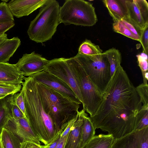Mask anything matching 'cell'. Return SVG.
Here are the masks:
<instances>
[{
  "label": "cell",
  "mask_w": 148,
  "mask_h": 148,
  "mask_svg": "<svg viewBox=\"0 0 148 148\" xmlns=\"http://www.w3.org/2000/svg\"><path fill=\"white\" fill-rule=\"evenodd\" d=\"M68 134L64 136H62L60 134L58 142L55 148H64Z\"/></svg>",
  "instance_id": "f35d334b"
},
{
  "label": "cell",
  "mask_w": 148,
  "mask_h": 148,
  "mask_svg": "<svg viewBox=\"0 0 148 148\" xmlns=\"http://www.w3.org/2000/svg\"><path fill=\"white\" fill-rule=\"evenodd\" d=\"M143 106H148V85L142 83L136 87Z\"/></svg>",
  "instance_id": "f1b7e54d"
},
{
  "label": "cell",
  "mask_w": 148,
  "mask_h": 148,
  "mask_svg": "<svg viewBox=\"0 0 148 148\" xmlns=\"http://www.w3.org/2000/svg\"><path fill=\"white\" fill-rule=\"evenodd\" d=\"M143 129L134 131L121 138L114 139L110 148H140Z\"/></svg>",
  "instance_id": "2e32d148"
},
{
  "label": "cell",
  "mask_w": 148,
  "mask_h": 148,
  "mask_svg": "<svg viewBox=\"0 0 148 148\" xmlns=\"http://www.w3.org/2000/svg\"><path fill=\"white\" fill-rule=\"evenodd\" d=\"M4 128L12 132L22 140V142L30 141L40 145V141L25 117L15 120L11 116Z\"/></svg>",
  "instance_id": "7c38bea8"
},
{
  "label": "cell",
  "mask_w": 148,
  "mask_h": 148,
  "mask_svg": "<svg viewBox=\"0 0 148 148\" xmlns=\"http://www.w3.org/2000/svg\"><path fill=\"white\" fill-rule=\"evenodd\" d=\"M136 56L138 66L140 69L143 79L146 73L148 72V56L143 51L140 54L137 55Z\"/></svg>",
  "instance_id": "f546056e"
},
{
  "label": "cell",
  "mask_w": 148,
  "mask_h": 148,
  "mask_svg": "<svg viewBox=\"0 0 148 148\" xmlns=\"http://www.w3.org/2000/svg\"><path fill=\"white\" fill-rule=\"evenodd\" d=\"M102 1L113 22L128 18L126 0H103Z\"/></svg>",
  "instance_id": "9a60e30c"
},
{
  "label": "cell",
  "mask_w": 148,
  "mask_h": 148,
  "mask_svg": "<svg viewBox=\"0 0 148 148\" xmlns=\"http://www.w3.org/2000/svg\"><path fill=\"white\" fill-rule=\"evenodd\" d=\"M3 84L0 83V84Z\"/></svg>",
  "instance_id": "b9f144b4"
},
{
  "label": "cell",
  "mask_w": 148,
  "mask_h": 148,
  "mask_svg": "<svg viewBox=\"0 0 148 148\" xmlns=\"http://www.w3.org/2000/svg\"><path fill=\"white\" fill-rule=\"evenodd\" d=\"M8 39L7 34L6 33L0 35V47Z\"/></svg>",
  "instance_id": "ab89813d"
},
{
  "label": "cell",
  "mask_w": 148,
  "mask_h": 148,
  "mask_svg": "<svg viewBox=\"0 0 148 148\" xmlns=\"http://www.w3.org/2000/svg\"><path fill=\"white\" fill-rule=\"evenodd\" d=\"M14 16L8 3L2 1L0 3V24L14 22Z\"/></svg>",
  "instance_id": "484cf974"
},
{
  "label": "cell",
  "mask_w": 148,
  "mask_h": 148,
  "mask_svg": "<svg viewBox=\"0 0 148 148\" xmlns=\"http://www.w3.org/2000/svg\"><path fill=\"white\" fill-rule=\"evenodd\" d=\"M0 134L4 148H20L22 142L12 132L3 128Z\"/></svg>",
  "instance_id": "44dd1931"
},
{
  "label": "cell",
  "mask_w": 148,
  "mask_h": 148,
  "mask_svg": "<svg viewBox=\"0 0 148 148\" xmlns=\"http://www.w3.org/2000/svg\"><path fill=\"white\" fill-rule=\"evenodd\" d=\"M60 6L56 0H47L32 21L27 31L30 39L37 43L51 40L59 24Z\"/></svg>",
  "instance_id": "277c9868"
},
{
  "label": "cell",
  "mask_w": 148,
  "mask_h": 148,
  "mask_svg": "<svg viewBox=\"0 0 148 148\" xmlns=\"http://www.w3.org/2000/svg\"><path fill=\"white\" fill-rule=\"evenodd\" d=\"M49 61L33 51L24 54L16 64L24 76L29 77L43 71Z\"/></svg>",
  "instance_id": "30bf717a"
},
{
  "label": "cell",
  "mask_w": 148,
  "mask_h": 148,
  "mask_svg": "<svg viewBox=\"0 0 148 148\" xmlns=\"http://www.w3.org/2000/svg\"><path fill=\"white\" fill-rule=\"evenodd\" d=\"M40 145L30 141H23L20 148H41Z\"/></svg>",
  "instance_id": "74e56055"
},
{
  "label": "cell",
  "mask_w": 148,
  "mask_h": 148,
  "mask_svg": "<svg viewBox=\"0 0 148 148\" xmlns=\"http://www.w3.org/2000/svg\"><path fill=\"white\" fill-rule=\"evenodd\" d=\"M128 18L142 30L148 25V3L145 0H126Z\"/></svg>",
  "instance_id": "8fae6325"
},
{
  "label": "cell",
  "mask_w": 148,
  "mask_h": 148,
  "mask_svg": "<svg viewBox=\"0 0 148 148\" xmlns=\"http://www.w3.org/2000/svg\"><path fill=\"white\" fill-rule=\"evenodd\" d=\"M66 126V125H64L60 130L59 133L56 137L51 143L47 145H41V148H55L57 145L59 139L61 134L63 130Z\"/></svg>",
  "instance_id": "d590c367"
},
{
  "label": "cell",
  "mask_w": 148,
  "mask_h": 148,
  "mask_svg": "<svg viewBox=\"0 0 148 148\" xmlns=\"http://www.w3.org/2000/svg\"><path fill=\"white\" fill-rule=\"evenodd\" d=\"M142 106L136 87L121 65L103 94L96 113L90 118L95 129L117 139L134 131L136 117Z\"/></svg>",
  "instance_id": "6da1fadb"
},
{
  "label": "cell",
  "mask_w": 148,
  "mask_h": 148,
  "mask_svg": "<svg viewBox=\"0 0 148 148\" xmlns=\"http://www.w3.org/2000/svg\"><path fill=\"white\" fill-rule=\"evenodd\" d=\"M143 48V51L147 54L148 53V25L142 30L140 42Z\"/></svg>",
  "instance_id": "836d02e7"
},
{
  "label": "cell",
  "mask_w": 148,
  "mask_h": 148,
  "mask_svg": "<svg viewBox=\"0 0 148 148\" xmlns=\"http://www.w3.org/2000/svg\"><path fill=\"white\" fill-rule=\"evenodd\" d=\"M14 22L0 24V35H2L12 28L14 25Z\"/></svg>",
  "instance_id": "8d00e7d4"
},
{
  "label": "cell",
  "mask_w": 148,
  "mask_h": 148,
  "mask_svg": "<svg viewBox=\"0 0 148 148\" xmlns=\"http://www.w3.org/2000/svg\"><path fill=\"white\" fill-rule=\"evenodd\" d=\"M67 61L78 84L83 101V109L92 117L95 114L99 106L102 94L73 57L67 58Z\"/></svg>",
  "instance_id": "52a82bcc"
},
{
  "label": "cell",
  "mask_w": 148,
  "mask_h": 148,
  "mask_svg": "<svg viewBox=\"0 0 148 148\" xmlns=\"http://www.w3.org/2000/svg\"><path fill=\"white\" fill-rule=\"evenodd\" d=\"M99 46L96 45L89 40L86 39L80 45L78 53L88 56H94L102 53Z\"/></svg>",
  "instance_id": "cb8c5ba5"
},
{
  "label": "cell",
  "mask_w": 148,
  "mask_h": 148,
  "mask_svg": "<svg viewBox=\"0 0 148 148\" xmlns=\"http://www.w3.org/2000/svg\"><path fill=\"white\" fill-rule=\"evenodd\" d=\"M84 122L82 110L79 111L77 118L71 127L64 148H79L81 129Z\"/></svg>",
  "instance_id": "e0dca14e"
},
{
  "label": "cell",
  "mask_w": 148,
  "mask_h": 148,
  "mask_svg": "<svg viewBox=\"0 0 148 148\" xmlns=\"http://www.w3.org/2000/svg\"><path fill=\"white\" fill-rule=\"evenodd\" d=\"M2 148H4V147H3V146H2Z\"/></svg>",
  "instance_id": "7bdbcfd3"
},
{
  "label": "cell",
  "mask_w": 148,
  "mask_h": 148,
  "mask_svg": "<svg viewBox=\"0 0 148 148\" xmlns=\"http://www.w3.org/2000/svg\"><path fill=\"white\" fill-rule=\"evenodd\" d=\"M0 148H2V145L1 142V136L0 134Z\"/></svg>",
  "instance_id": "60d3db41"
},
{
  "label": "cell",
  "mask_w": 148,
  "mask_h": 148,
  "mask_svg": "<svg viewBox=\"0 0 148 148\" xmlns=\"http://www.w3.org/2000/svg\"><path fill=\"white\" fill-rule=\"evenodd\" d=\"M114 139L112 135L108 134L95 135L83 148H110Z\"/></svg>",
  "instance_id": "ffe728a7"
},
{
  "label": "cell",
  "mask_w": 148,
  "mask_h": 148,
  "mask_svg": "<svg viewBox=\"0 0 148 148\" xmlns=\"http://www.w3.org/2000/svg\"><path fill=\"white\" fill-rule=\"evenodd\" d=\"M30 76L32 77L37 82L56 91L74 102L82 104L71 88L55 76L43 71Z\"/></svg>",
  "instance_id": "9c48e42d"
},
{
  "label": "cell",
  "mask_w": 148,
  "mask_h": 148,
  "mask_svg": "<svg viewBox=\"0 0 148 148\" xmlns=\"http://www.w3.org/2000/svg\"><path fill=\"white\" fill-rule=\"evenodd\" d=\"M59 23L92 26L97 21L95 8L92 4L84 0H66L60 7Z\"/></svg>",
  "instance_id": "5b68a950"
},
{
  "label": "cell",
  "mask_w": 148,
  "mask_h": 148,
  "mask_svg": "<svg viewBox=\"0 0 148 148\" xmlns=\"http://www.w3.org/2000/svg\"><path fill=\"white\" fill-rule=\"evenodd\" d=\"M43 71L55 76L66 83L73 91L82 104H83L78 84L69 65L67 58H56L49 60Z\"/></svg>",
  "instance_id": "ba28073f"
},
{
  "label": "cell",
  "mask_w": 148,
  "mask_h": 148,
  "mask_svg": "<svg viewBox=\"0 0 148 148\" xmlns=\"http://www.w3.org/2000/svg\"><path fill=\"white\" fill-rule=\"evenodd\" d=\"M81 110L84 122L81 129L79 148H83L95 136L96 130L90 117L84 109Z\"/></svg>",
  "instance_id": "ac0fdd59"
},
{
  "label": "cell",
  "mask_w": 148,
  "mask_h": 148,
  "mask_svg": "<svg viewBox=\"0 0 148 148\" xmlns=\"http://www.w3.org/2000/svg\"><path fill=\"white\" fill-rule=\"evenodd\" d=\"M121 20L131 32L139 39L140 40V38L142 30L133 24L128 18H124Z\"/></svg>",
  "instance_id": "1f68e13d"
},
{
  "label": "cell",
  "mask_w": 148,
  "mask_h": 148,
  "mask_svg": "<svg viewBox=\"0 0 148 148\" xmlns=\"http://www.w3.org/2000/svg\"><path fill=\"white\" fill-rule=\"evenodd\" d=\"M47 0H12L8 3L14 16L19 18L27 16L40 8Z\"/></svg>",
  "instance_id": "4fadbf2b"
},
{
  "label": "cell",
  "mask_w": 148,
  "mask_h": 148,
  "mask_svg": "<svg viewBox=\"0 0 148 148\" xmlns=\"http://www.w3.org/2000/svg\"><path fill=\"white\" fill-rule=\"evenodd\" d=\"M21 44L18 37L8 39L0 47V62H6L12 57Z\"/></svg>",
  "instance_id": "d6986e66"
},
{
  "label": "cell",
  "mask_w": 148,
  "mask_h": 148,
  "mask_svg": "<svg viewBox=\"0 0 148 148\" xmlns=\"http://www.w3.org/2000/svg\"><path fill=\"white\" fill-rule=\"evenodd\" d=\"M109 62L111 77L116 69L121 65V54L119 51L112 48L104 52Z\"/></svg>",
  "instance_id": "7402d4cb"
},
{
  "label": "cell",
  "mask_w": 148,
  "mask_h": 148,
  "mask_svg": "<svg viewBox=\"0 0 148 148\" xmlns=\"http://www.w3.org/2000/svg\"><path fill=\"white\" fill-rule=\"evenodd\" d=\"M21 84H0V99L16 93L21 90Z\"/></svg>",
  "instance_id": "83f0119b"
},
{
  "label": "cell",
  "mask_w": 148,
  "mask_h": 148,
  "mask_svg": "<svg viewBox=\"0 0 148 148\" xmlns=\"http://www.w3.org/2000/svg\"><path fill=\"white\" fill-rule=\"evenodd\" d=\"M113 31L132 39L140 42V39L133 34L122 23L121 20L113 22L112 25Z\"/></svg>",
  "instance_id": "4316f807"
},
{
  "label": "cell",
  "mask_w": 148,
  "mask_h": 148,
  "mask_svg": "<svg viewBox=\"0 0 148 148\" xmlns=\"http://www.w3.org/2000/svg\"><path fill=\"white\" fill-rule=\"evenodd\" d=\"M11 95L12 100L20 109L26 118L25 108L23 91L21 90L20 93Z\"/></svg>",
  "instance_id": "4dcf8cb0"
},
{
  "label": "cell",
  "mask_w": 148,
  "mask_h": 148,
  "mask_svg": "<svg viewBox=\"0 0 148 148\" xmlns=\"http://www.w3.org/2000/svg\"><path fill=\"white\" fill-rule=\"evenodd\" d=\"M9 100L12 118L15 120H17L25 117L20 109L12 100L11 96L9 97Z\"/></svg>",
  "instance_id": "d6a6232c"
},
{
  "label": "cell",
  "mask_w": 148,
  "mask_h": 148,
  "mask_svg": "<svg viewBox=\"0 0 148 148\" xmlns=\"http://www.w3.org/2000/svg\"><path fill=\"white\" fill-rule=\"evenodd\" d=\"M36 85L43 108L58 132L64 125L76 117L80 104L44 84L36 82Z\"/></svg>",
  "instance_id": "3957f363"
},
{
  "label": "cell",
  "mask_w": 148,
  "mask_h": 148,
  "mask_svg": "<svg viewBox=\"0 0 148 148\" xmlns=\"http://www.w3.org/2000/svg\"><path fill=\"white\" fill-rule=\"evenodd\" d=\"M73 58L82 67L92 83L103 94L112 77L109 63L104 52L94 56L78 53Z\"/></svg>",
  "instance_id": "8992f818"
},
{
  "label": "cell",
  "mask_w": 148,
  "mask_h": 148,
  "mask_svg": "<svg viewBox=\"0 0 148 148\" xmlns=\"http://www.w3.org/2000/svg\"><path fill=\"white\" fill-rule=\"evenodd\" d=\"M148 127V106H142L136 116L134 131Z\"/></svg>",
  "instance_id": "d4e9b609"
},
{
  "label": "cell",
  "mask_w": 148,
  "mask_h": 148,
  "mask_svg": "<svg viewBox=\"0 0 148 148\" xmlns=\"http://www.w3.org/2000/svg\"><path fill=\"white\" fill-rule=\"evenodd\" d=\"M12 116L9 97L0 99V132Z\"/></svg>",
  "instance_id": "603a6c76"
},
{
  "label": "cell",
  "mask_w": 148,
  "mask_h": 148,
  "mask_svg": "<svg viewBox=\"0 0 148 148\" xmlns=\"http://www.w3.org/2000/svg\"><path fill=\"white\" fill-rule=\"evenodd\" d=\"M140 148H148V127L143 129L140 140Z\"/></svg>",
  "instance_id": "e575fe53"
},
{
  "label": "cell",
  "mask_w": 148,
  "mask_h": 148,
  "mask_svg": "<svg viewBox=\"0 0 148 148\" xmlns=\"http://www.w3.org/2000/svg\"><path fill=\"white\" fill-rule=\"evenodd\" d=\"M21 90L24 98L26 118L32 130L44 145L53 141L58 135L50 116L45 111L36 82L31 76L24 77Z\"/></svg>",
  "instance_id": "7a4b0ae2"
},
{
  "label": "cell",
  "mask_w": 148,
  "mask_h": 148,
  "mask_svg": "<svg viewBox=\"0 0 148 148\" xmlns=\"http://www.w3.org/2000/svg\"><path fill=\"white\" fill-rule=\"evenodd\" d=\"M24 77L23 72L16 64L0 62V83L21 84Z\"/></svg>",
  "instance_id": "5bb4252c"
}]
</instances>
